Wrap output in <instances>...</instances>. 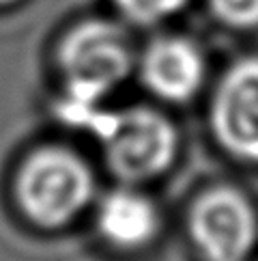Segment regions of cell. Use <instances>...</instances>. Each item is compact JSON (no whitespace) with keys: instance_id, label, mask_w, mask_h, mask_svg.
<instances>
[{"instance_id":"1","label":"cell","mask_w":258,"mask_h":261,"mask_svg":"<svg viewBox=\"0 0 258 261\" xmlns=\"http://www.w3.org/2000/svg\"><path fill=\"white\" fill-rule=\"evenodd\" d=\"M62 121L90 129L104 147L112 173L129 184L164 175L177 155L174 125L151 108H127L118 113L88 108Z\"/></svg>"},{"instance_id":"2","label":"cell","mask_w":258,"mask_h":261,"mask_svg":"<svg viewBox=\"0 0 258 261\" xmlns=\"http://www.w3.org/2000/svg\"><path fill=\"white\" fill-rule=\"evenodd\" d=\"M134 54L127 35L112 22L90 20L71 29L58 48V69L64 85L60 117L67 119L97 108L127 80Z\"/></svg>"},{"instance_id":"3","label":"cell","mask_w":258,"mask_h":261,"mask_svg":"<svg viewBox=\"0 0 258 261\" xmlns=\"http://www.w3.org/2000/svg\"><path fill=\"white\" fill-rule=\"evenodd\" d=\"M95 192L93 173L84 160L62 147L37 149L15 177V201L33 225L60 229L88 207Z\"/></svg>"},{"instance_id":"4","label":"cell","mask_w":258,"mask_h":261,"mask_svg":"<svg viewBox=\"0 0 258 261\" xmlns=\"http://www.w3.org/2000/svg\"><path fill=\"white\" fill-rule=\"evenodd\" d=\"M189 236L202 261H245L258 240L256 210L235 188H211L191 205Z\"/></svg>"},{"instance_id":"5","label":"cell","mask_w":258,"mask_h":261,"mask_svg":"<svg viewBox=\"0 0 258 261\" xmlns=\"http://www.w3.org/2000/svg\"><path fill=\"white\" fill-rule=\"evenodd\" d=\"M211 129L226 153L258 164V59L235 63L211 104Z\"/></svg>"},{"instance_id":"6","label":"cell","mask_w":258,"mask_h":261,"mask_svg":"<svg viewBox=\"0 0 258 261\" xmlns=\"http://www.w3.org/2000/svg\"><path fill=\"white\" fill-rule=\"evenodd\" d=\"M205 57L191 41L183 37H162L144 50L140 78L153 95L164 101L183 104L202 89Z\"/></svg>"},{"instance_id":"7","label":"cell","mask_w":258,"mask_h":261,"mask_svg":"<svg viewBox=\"0 0 258 261\" xmlns=\"http://www.w3.org/2000/svg\"><path fill=\"white\" fill-rule=\"evenodd\" d=\"M162 227L155 203L144 194L118 188L106 194L95 212L99 238L123 253H136L153 244Z\"/></svg>"},{"instance_id":"8","label":"cell","mask_w":258,"mask_h":261,"mask_svg":"<svg viewBox=\"0 0 258 261\" xmlns=\"http://www.w3.org/2000/svg\"><path fill=\"white\" fill-rule=\"evenodd\" d=\"M118 13L129 22L151 26L179 13L189 0H112Z\"/></svg>"},{"instance_id":"9","label":"cell","mask_w":258,"mask_h":261,"mask_svg":"<svg viewBox=\"0 0 258 261\" xmlns=\"http://www.w3.org/2000/svg\"><path fill=\"white\" fill-rule=\"evenodd\" d=\"M211 11L230 29H256L258 0H209Z\"/></svg>"},{"instance_id":"10","label":"cell","mask_w":258,"mask_h":261,"mask_svg":"<svg viewBox=\"0 0 258 261\" xmlns=\"http://www.w3.org/2000/svg\"><path fill=\"white\" fill-rule=\"evenodd\" d=\"M11 3H15V0H0V5H11Z\"/></svg>"}]
</instances>
